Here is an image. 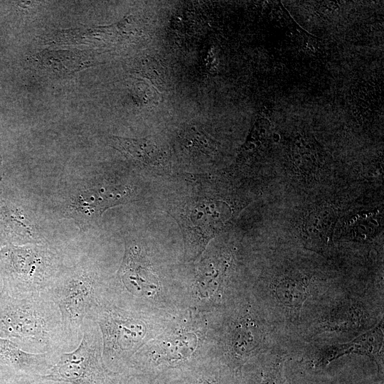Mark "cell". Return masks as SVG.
<instances>
[{
    "mask_svg": "<svg viewBox=\"0 0 384 384\" xmlns=\"http://www.w3.org/2000/svg\"><path fill=\"white\" fill-rule=\"evenodd\" d=\"M0 337L32 353L71 348L60 311L44 292L11 295L0 291Z\"/></svg>",
    "mask_w": 384,
    "mask_h": 384,
    "instance_id": "1",
    "label": "cell"
},
{
    "mask_svg": "<svg viewBox=\"0 0 384 384\" xmlns=\"http://www.w3.org/2000/svg\"><path fill=\"white\" fill-rule=\"evenodd\" d=\"M95 272L80 264L60 272L43 292L58 308L65 333L70 345H78L85 322L92 319L102 304Z\"/></svg>",
    "mask_w": 384,
    "mask_h": 384,
    "instance_id": "2",
    "label": "cell"
},
{
    "mask_svg": "<svg viewBox=\"0 0 384 384\" xmlns=\"http://www.w3.org/2000/svg\"><path fill=\"white\" fill-rule=\"evenodd\" d=\"M1 291L11 295L41 293L60 273L55 256L40 247H9L0 252Z\"/></svg>",
    "mask_w": 384,
    "mask_h": 384,
    "instance_id": "3",
    "label": "cell"
},
{
    "mask_svg": "<svg viewBox=\"0 0 384 384\" xmlns=\"http://www.w3.org/2000/svg\"><path fill=\"white\" fill-rule=\"evenodd\" d=\"M97 329L95 321L87 319L77 347L59 353L52 366L38 379L61 384H107V373Z\"/></svg>",
    "mask_w": 384,
    "mask_h": 384,
    "instance_id": "4",
    "label": "cell"
},
{
    "mask_svg": "<svg viewBox=\"0 0 384 384\" xmlns=\"http://www.w3.org/2000/svg\"><path fill=\"white\" fill-rule=\"evenodd\" d=\"M92 319L101 331L105 360L113 362L129 356L144 336L142 323L119 309L101 304Z\"/></svg>",
    "mask_w": 384,
    "mask_h": 384,
    "instance_id": "5",
    "label": "cell"
},
{
    "mask_svg": "<svg viewBox=\"0 0 384 384\" xmlns=\"http://www.w3.org/2000/svg\"><path fill=\"white\" fill-rule=\"evenodd\" d=\"M130 195L127 187L118 185L84 190L71 198L68 215L85 230L97 221L107 208L127 202Z\"/></svg>",
    "mask_w": 384,
    "mask_h": 384,
    "instance_id": "6",
    "label": "cell"
},
{
    "mask_svg": "<svg viewBox=\"0 0 384 384\" xmlns=\"http://www.w3.org/2000/svg\"><path fill=\"white\" fill-rule=\"evenodd\" d=\"M60 353H32L12 341L0 337V368L38 378L44 375Z\"/></svg>",
    "mask_w": 384,
    "mask_h": 384,
    "instance_id": "7",
    "label": "cell"
},
{
    "mask_svg": "<svg viewBox=\"0 0 384 384\" xmlns=\"http://www.w3.org/2000/svg\"><path fill=\"white\" fill-rule=\"evenodd\" d=\"M119 274L127 290L137 296H151L159 289V281L137 247L126 249Z\"/></svg>",
    "mask_w": 384,
    "mask_h": 384,
    "instance_id": "8",
    "label": "cell"
},
{
    "mask_svg": "<svg viewBox=\"0 0 384 384\" xmlns=\"http://www.w3.org/2000/svg\"><path fill=\"white\" fill-rule=\"evenodd\" d=\"M110 144L123 154L147 164H159L163 154L151 137L131 139L112 136Z\"/></svg>",
    "mask_w": 384,
    "mask_h": 384,
    "instance_id": "9",
    "label": "cell"
},
{
    "mask_svg": "<svg viewBox=\"0 0 384 384\" xmlns=\"http://www.w3.org/2000/svg\"><path fill=\"white\" fill-rule=\"evenodd\" d=\"M134 93L143 105H156L161 101V95L148 80L138 79L134 85Z\"/></svg>",
    "mask_w": 384,
    "mask_h": 384,
    "instance_id": "10",
    "label": "cell"
},
{
    "mask_svg": "<svg viewBox=\"0 0 384 384\" xmlns=\"http://www.w3.org/2000/svg\"><path fill=\"white\" fill-rule=\"evenodd\" d=\"M40 380L35 378L15 373L0 368V384H39Z\"/></svg>",
    "mask_w": 384,
    "mask_h": 384,
    "instance_id": "11",
    "label": "cell"
},
{
    "mask_svg": "<svg viewBox=\"0 0 384 384\" xmlns=\"http://www.w3.org/2000/svg\"><path fill=\"white\" fill-rule=\"evenodd\" d=\"M261 384H279L277 382H276L274 379H268L266 380L265 382H263Z\"/></svg>",
    "mask_w": 384,
    "mask_h": 384,
    "instance_id": "12",
    "label": "cell"
},
{
    "mask_svg": "<svg viewBox=\"0 0 384 384\" xmlns=\"http://www.w3.org/2000/svg\"><path fill=\"white\" fill-rule=\"evenodd\" d=\"M39 384H61V383H53V382H42V381H41Z\"/></svg>",
    "mask_w": 384,
    "mask_h": 384,
    "instance_id": "13",
    "label": "cell"
}]
</instances>
